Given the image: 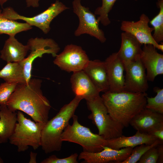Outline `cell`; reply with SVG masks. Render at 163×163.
Listing matches in <instances>:
<instances>
[{
	"mask_svg": "<svg viewBox=\"0 0 163 163\" xmlns=\"http://www.w3.org/2000/svg\"><path fill=\"white\" fill-rule=\"evenodd\" d=\"M157 139L147 133L137 130L136 133L132 136L126 137L122 135L116 138L106 140V146L116 150L127 147L134 148L143 144H152Z\"/></svg>",
	"mask_w": 163,
	"mask_h": 163,
	"instance_id": "20",
	"label": "cell"
},
{
	"mask_svg": "<svg viewBox=\"0 0 163 163\" xmlns=\"http://www.w3.org/2000/svg\"><path fill=\"white\" fill-rule=\"evenodd\" d=\"M8 0H0V5L2 7L3 5Z\"/></svg>",
	"mask_w": 163,
	"mask_h": 163,
	"instance_id": "36",
	"label": "cell"
},
{
	"mask_svg": "<svg viewBox=\"0 0 163 163\" xmlns=\"http://www.w3.org/2000/svg\"><path fill=\"white\" fill-rule=\"evenodd\" d=\"M82 99L75 96L68 104L64 105L57 114L45 123L42 130L41 146L46 154L60 150L62 142L61 137L70 120Z\"/></svg>",
	"mask_w": 163,
	"mask_h": 163,
	"instance_id": "3",
	"label": "cell"
},
{
	"mask_svg": "<svg viewBox=\"0 0 163 163\" xmlns=\"http://www.w3.org/2000/svg\"><path fill=\"white\" fill-rule=\"evenodd\" d=\"M157 145L151 148L145 152L141 157L138 163H157L159 157Z\"/></svg>",
	"mask_w": 163,
	"mask_h": 163,
	"instance_id": "30",
	"label": "cell"
},
{
	"mask_svg": "<svg viewBox=\"0 0 163 163\" xmlns=\"http://www.w3.org/2000/svg\"><path fill=\"white\" fill-rule=\"evenodd\" d=\"M146 93L108 91L101 96L108 113L114 120L127 127L131 120L145 108Z\"/></svg>",
	"mask_w": 163,
	"mask_h": 163,
	"instance_id": "2",
	"label": "cell"
},
{
	"mask_svg": "<svg viewBox=\"0 0 163 163\" xmlns=\"http://www.w3.org/2000/svg\"><path fill=\"white\" fill-rule=\"evenodd\" d=\"M140 59L146 70L148 81L153 82L156 76L163 74V55L154 46L144 44Z\"/></svg>",
	"mask_w": 163,
	"mask_h": 163,
	"instance_id": "14",
	"label": "cell"
},
{
	"mask_svg": "<svg viewBox=\"0 0 163 163\" xmlns=\"http://www.w3.org/2000/svg\"><path fill=\"white\" fill-rule=\"evenodd\" d=\"M3 143H4L3 141L2 140V139L1 138H0V144ZM4 163V161L0 157V163Z\"/></svg>",
	"mask_w": 163,
	"mask_h": 163,
	"instance_id": "37",
	"label": "cell"
},
{
	"mask_svg": "<svg viewBox=\"0 0 163 163\" xmlns=\"http://www.w3.org/2000/svg\"><path fill=\"white\" fill-rule=\"evenodd\" d=\"M72 118V124H69L62 134L61 139L62 142L68 141L78 144L82 147L84 151L90 152H99L106 146V139L81 124L77 116L74 114Z\"/></svg>",
	"mask_w": 163,
	"mask_h": 163,
	"instance_id": "6",
	"label": "cell"
},
{
	"mask_svg": "<svg viewBox=\"0 0 163 163\" xmlns=\"http://www.w3.org/2000/svg\"><path fill=\"white\" fill-rule=\"evenodd\" d=\"M0 78L8 83L26 82L23 67L19 62H7L0 70Z\"/></svg>",
	"mask_w": 163,
	"mask_h": 163,
	"instance_id": "23",
	"label": "cell"
},
{
	"mask_svg": "<svg viewBox=\"0 0 163 163\" xmlns=\"http://www.w3.org/2000/svg\"><path fill=\"white\" fill-rule=\"evenodd\" d=\"M104 62L109 81V91L115 92L124 91V67L117 52L110 55Z\"/></svg>",
	"mask_w": 163,
	"mask_h": 163,
	"instance_id": "15",
	"label": "cell"
},
{
	"mask_svg": "<svg viewBox=\"0 0 163 163\" xmlns=\"http://www.w3.org/2000/svg\"><path fill=\"white\" fill-rule=\"evenodd\" d=\"M150 20L145 14H142L137 21H123L121 24V30L133 35L141 44H152L156 49L163 51V44L157 43L154 39L152 33L153 27L149 25Z\"/></svg>",
	"mask_w": 163,
	"mask_h": 163,
	"instance_id": "12",
	"label": "cell"
},
{
	"mask_svg": "<svg viewBox=\"0 0 163 163\" xmlns=\"http://www.w3.org/2000/svg\"><path fill=\"white\" fill-rule=\"evenodd\" d=\"M135 0L136 1H137V0Z\"/></svg>",
	"mask_w": 163,
	"mask_h": 163,
	"instance_id": "38",
	"label": "cell"
},
{
	"mask_svg": "<svg viewBox=\"0 0 163 163\" xmlns=\"http://www.w3.org/2000/svg\"><path fill=\"white\" fill-rule=\"evenodd\" d=\"M17 122V113L7 105H0V138L6 142L12 134Z\"/></svg>",
	"mask_w": 163,
	"mask_h": 163,
	"instance_id": "22",
	"label": "cell"
},
{
	"mask_svg": "<svg viewBox=\"0 0 163 163\" xmlns=\"http://www.w3.org/2000/svg\"><path fill=\"white\" fill-rule=\"evenodd\" d=\"M37 155V153L31 152L30 154V158L29 163H36V158Z\"/></svg>",
	"mask_w": 163,
	"mask_h": 163,
	"instance_id": "35",
	"label": "cell"
},
{
	"mask_svg": "<svg viewBox=\"0 0 163 163\" xmlns=\"http://www.w3.org/2000/svg\"><path fill=\"white\" fill-rule=\"evenodd\" d=\"M78 155L77 153L72 154L64 158H59L55 155H52L43 160L41 163H78Z\"/></svg>",
	"mask_w": 163,
	"mask_h": 163,
	"instance_id": "31",
	"label": "cell"
},
{
	"mask_svg": "<svg viewBox=\"0 0 163 163\" xmlns=\"http://www.w3.org/2000/svg\"><path fill=\"white\" fill-rule=\"evenodd\" d=\"M73 12L78 17L79 24L74 32L78 37L83 34H88L94 37L101 43L105 42L106 39L103 31L99 27V21L95 14L88 8L83 6L81 0H74L72 2Z\"/></svg>",
	"mask_w": 163,
	"mask_h": 163,
	"instance_id": "9",
	"label": "cell"
},
{
	"mask_svg": "<svg viewBox=\"0 0 163 163\" xmlns=\"http://www.w3.org/2000/svg\"><path fill=\"white\" fill-rule=\"evenodd\" d=\"M55 57L54 64L68 72L83 70L90 60L81 47L73 44L66 46L63 51Z\"/></svg>",
	"mask_w": 163,
	"mask_h": 163,
	"instance_id": "10",
	"label": "cell"
},
{
	"mask_svg": "<svg viewBox=\"0 0 163 163\" xmlns=\"http://www.w3.org/2000/svg\"><path fill=\"white\" fill-rule=\"evenodd\" d=\"M117 0H102L101 6L96 9L94 14L99 15L97 18L104 26H107L110 23L108 14Z\"/></svg>",
	"mask_w": 163,
	"mask_h": 163,
	"instance_id": "27",
	"label": "cell"
},
{
	"mask_svg": "<svg viewBox=\"0 0 163 163\" xmlns=\"http://www.w3.org/2000/svg\"><path fill=\"white\" fill-rule=\"evenodd\" d=\"M29 50L27 45L23 44L15 36H10L0 51V58L7 62H19L26 58Z\"/></svg>",
	"mask_w": 163,
	"mask_h": 163,
	"instance_id": "19",
	"label": "cell"
},
{
	"mask_svg": "<svg viewBox=\"0 0 163 163\" xmlns=\"http://www.w3.org/2000/svg\"><path fill=\"white\" fill-rule=\"evenodd\" d=\"M42 80L31 78L28 83L18 84L6 105L10 110L22 111L36 122L46 123L51 107L50 102L41 89Z\"/></svg>",
	"mask_w": 163,
	"mask_h": 163,
	"instance_id": "1",
	"label": "cell"
},
{
	"mask_svg": "<svg viewBox=\"0 0 163 163\" xmlns=\"http://www.w3.org/2000/svg\"><path fill=\"white\" fill-rule=\"evenodd\" d=\"M17 83L5 82L0 85V105H6L7 102L15 90Z\"/></svg>",
	"mask_w": 163,
	"mask_h": 163,
	"instance_id": "29",
	"label": "cell"
},
{
	"mask_svg": "<svg viewBox=\"0 0 163 163\" xmlns=\"http://www.w3.org/2000/svg\"><path fill=\"white\" fill-rule=\"evenodd\" d=\"M17 122L9 139L10 143L17 147L18 152H24L29 146L34 150L41 146V132L46 123L32 121L20 110L17 113Z\"/></svg>",
	"mask_w": 163,
	"mask_h": 163,
	"instance_id": "4",
	"label": "cell"
},
{
	"mask_svg": "<svg viewBox=\"0 0 163 163\" xmlns=\"http://www.w3.org/2000/svg\"><path fill=\"white\" fill-rule=\"evenodd\" d=\"M156 5L159 9V12L149 23L154 29L152 37L155 40L159 43L163 41V0H158Z\"/></svg>",
	"mask_w": 163,
	"mask_h": 163,
	"instance_id": "25",
	"label": "cell"
},
{
	"mask_svg": "<svg viewBox=\"0 0 163 163\" xmlns=\"http://www.w3.org/2000/svg\"><path fill=\"white\" fill-rule=\"evenodd\" d=\"M32 28L31 26L26 23L19 22L5 18L0 10V35L4 34L9 36H15L18 33Z\"/></svg>",
	"mask_w": 163,
	"mask_h": 163,
	"instance_id": "24",
	"label": "cell"
},
{
	"mask_svg": "<svg viewBox=\"0 0 163 163\" xmlns=\"http://www.w3.org/2000/svg\"><path fill=\"white\" fill-rule=\"evenodd\" d=\"M86 101L91 112L88 118L97 127L99 135L106 140L123 135L124 126L110 116L100 95Z\"/></svg>",
	"mask_w": 163,
	"mask_h": 163,
	"instance_id": "5",
	"label": "cell"
},
{
	"mask_svg": "<svg viewBox=\"0 0 163 163\" xmlns=\"http://www.w3.org/2000/svg\"><path fill=\"white\" fill-rule=\"evenodd\" d=\"M40 1V0H26L27 7H38L39 6Z\"/></svg>",
	"mask_w": 163,
	"mask_h": 163,
	"instance_id": "34",
	"label": "cell"
},
{
	"mask_svg": "<svg viewBox=\"0 0 163 163\" xmlns=\"http://www.w3.org/2000/svg\"><path fill=\"white\" fill-rule=\"evenodd\" d=\"M121 43L117 55L123 62L135 60L142 52L141 44L131 34L124 32L121 34Z\"/></svg>",
	"mask_w": 163,
	"mask_h": 163,
	"instance_id": "21",
	"label": "cell"
},
{
	"mask_svg": "<svg viewBox=\"0 0 163 163\" xmlns=\"http://www.w3.org/2000/svg\"><path fill=\"white\" fill-rule=\"evenodd\" d=\"M158 151L159 157L157 163H163V145L159 144L157 146Z\"/></svg>",
	"mask_w": 163,
	"mask_h": 163,
	"instance_id": "33",
	"label": "cell"
},
{
	"mask_svg": "<svg viewBox=\"0 0 163 163\" xmlns=\"http://www.w3.org/2000/svg\"><path fill=\"white\" fill-rule=\"evenodd\" d=\"M163 143L157 139L153 143L150 144H143L136 146L133 148L129 156L121 163H136L139 160L141 157L148 150L151 148L156 146Z\"/></svg>",
	"mask_w": 163,
	"mask_h": 163,
	"instance_id": "28",
	"label": "cell"
},
{
	"mask_svg": "<svg viewBox=\"0 0 163 163\" xmlns=\"http://www.w3.org/2000/svg\"><path fill=\"white\" fill-rule=\"evenodd\" d=\"M70 81L75 96L82 99L89 100L100 95V92L83 70L73 72Z\"/></svg>",
	"mask_w": 163,
	"mask_h": 163,
	"instance_id": "16",
	"label": "cell"
},
{
	"mask_svg": "<svg viewBox=\"0 0 163 163\" xmlns=\"http://www.w3.org/2000/svg\"><path fill=\"white\" fill-rule=\"evenodd\" d=\"M69 9L62 2L57 0L43 12L32 17L20 15L11 7L3 8L2 13L4 17L9 19L23 20L32 27H36L44 34H47L50 30V24L53 20L61 13Z\"/></svg>",
	"mask_w": 163,
	"mask_h": 163,
	"instance_id": "7",
	"label": "cell"
},
{
	"mask_svg": "<svg viewBox=\"0 0 163 163\" xmlns=\"http://www.w3.org/2000/svg\"><path fill=\"white\" fill-rule=\"evenodd\" d=\"M83 70L100 92L109 91V81L104 61L90 60Z\"/></svg>",
	"mask_w": 163,
	"mask_h": 163,
	"instance_id": "17",
	"label": "cell"
},
{
	"mask_svg": "<svg viewBox=\"0 0 163 163\" xmlns=\"http://www.w3.org/2000/svg\"><path fill=\"white\" fill-rule=\"evenodd\" d=\"M163 114L145 108L133 118L129 125L137 131L147 133L163 125Z\"/></svg>",
	"mask_w": 163,
	"mask_h": 163,
	"instance_id": "18",
	"label": "cell"
},
{
	"mask_svg": "<svg viewBox=\"0 0 163 163\" xmlns=\"http://www.w3.org/2000/svg\"><path fill=\"white\" fill-rule=\"evenodd\" d=\"M147 133L163 142V125L156 127Z\"/></svg>",
	"mask_w": 163,
	"mask_h": 163,
	"instance_id": "32",
	"label": "cell"
},
{
	"mask_svg": "<svg viewBox=\"0 0 163 163\" xmlns=\"http://www.w3.org/2000/svg\"><path fill=\"white\" fill-rule=\"evenodd\" d=\"M153 90L157 94L154 97H150L146 96L145 108L163 114V89L156 87Z\"/></svg>",
	"mask_w": 163,
	"mask_h": 163,
	"instance_id": "26",
	"label": "cell"
},
{
	"mask_svg": "<svg viewBox=\"0 0 163 163\" xmlns=\"http://www.w3.org/2000/svg\"><path fill=\"white\" fill-rule=\"evenodd\" d=\"M27 45L30 53L19 63L23 67L26 83H28L31 78V70L34 60L37 58L42 57L46 53L51 54L53 57H55L60 48L53 40L42 37L31 38L28 40Z\"/></svg>",
	"mask_w": 163,
	"mask_h": 163,
	"instance_id": "8",
	"label": "cell"
},
{
	"mask_svg": "<svg viewBox=\"0 0 163 163\" xmlns=\"http://www.w3.org/2000/svg\"><path fill=\"white\" fill-rule=\"evenodd\" d=\"M124 91L134 93H146L149 88L145 69L140 57L134 61L123 62Z\"/></svg>",
	"mask_w": 163,
	"mask_h": 163,
	"instance_id": "11",
	"label": "cell"
},
{
	"mask_svg": "<svg viewBox=\"0 0 163 163\" xmlns=\"http://www.w3.org/2000/svg\"><path fill=\"white\" fill-rule=\"evenodd\" d=\"M133 148L127 147L116 150L105 146L102 150L97 152L83 151L78 155V158L79 160H84L82 163H107L114 162L121 163L129 156Z\"/></svg>",
	"mask_w": 163,
	"mask_h": 163,
	"instance_id": "13",
	"label": "cell"
}]
</instances>
